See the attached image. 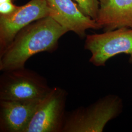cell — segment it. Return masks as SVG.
<instances>
[{
  "instance_id": "obj_1",
  "label": "cell",
  "mask_w": 132,
  "mask_h": 132,
  "mask_svg": "<svg viewBox=\"0 0 132 132\" xmlns=\"http://www.w3.org/2000/svg\"><path fill=\"white\" fill-rule=\"evenodd\" d=\"M68 31L51 16L31 23L16 34L0 54V71L24 68L28 59L35 54L54 52L60 38Z\"/></svg>"
},
{
  "instance_id": "obj_2",
  "label": "cell",
  "mask_w": 132,
  "mask_h": 132,
  "mask_svg": "<svg viewBox=\"0 0 132 132\" xmlns=\"http://www.w3.org/2000/svg\"><path fill=\"white\" fill-rule=\"evenodd\" d=\"M121 102L113 95L100 98L87 107L67 113L62 132H101L121 110Z\"/></svg>"
},
{
  "instance_id": "obj_3",
  "label": "cell",
  "mask_w": 132,
  "mask_h": 132,
  "mask_svg": "<svg viewBox=\"0 0 132 132\" xmlns=\"http://www.w3.org/2000/svg\"><path fill=\"white\" fill-rule=\"evenodd\" d=\"M52 88L44 77L25 67L4 71L0 77V100L41 99Z\"/></svg>"
},
{
  "instance_id": "obj_4",
  "label": "cell",
  "mask_w": 132,
  "mask_h": 132,
  "mask_svg": "<svg viewBox=\"0 0 132 132\" xmlns=\"http://www.w3.org/2000/svg\"><path fill=\"white\" fill-rule=\"evenodd\" d=\"M85 38L84 48L90 52L89 61L94 66H105L110 58L120 54L128 55L129 62L132 64L131 28L89 34Z\"/></svg>"
},
{
  "instance_id": "obj_5",
  "label": "cell",
  "mask_w": 132,
  "mask_h": 132,
  "mask_svg": "<svg viewBox=\"0 0 132 132\" xmlns=\"http://www.w3.org/2000/svg\"><path fill=\"white\" fill-rule=\"evenodd\" d=\"M67 95L61 88H52L39 104L24 132H62Z\"/></svg>"
},
{
  "instance_id": "obj_6",
  "label": "cell",
  "mask_w": 132,
  "mask_h": 132,
  "mask_svg": "<svg viewBox=\"0 0 132 132\" xmlns=\"http://www.w3.org/2000/svg\"><path fill=\"white\" fill-rule=\"evenodd\" d=\"M52 13L46 0H31L19 6L11 14L0 15V54L22 29L33 22L51 16Z\"/></svg>"
},
{
  "instance_id": "obj_7",
  "label": "cell",
  "mask_w": 132,
  "mask_h": 132,
  "mask_svg": "<svg viewBox=\"0 0 132 132\" xmlns=\"http://www.w3.org/2000/svg\"><path fill=\"white\" fill-rule=\"evenodd\" d=\"M46 1L52 10L51 17L69 31L73 32L81 39L86 37L87 30L102 28L95 20L82 12L77 4L72 0Z\"/></svg>"
},
{
  "instance_id": "obj_8",
  "label": "cell",
  "mask_w": 132,
  "mask_h": 132,
  "mask_svg": "<svg viewBox=\"0 0 132 132\" xmlns=\"http://www.w3.org/2000/svg\"><path fill=\"white\" fill-rule=\"evenodd\" d=\"M43 98L0 100V132H24Z\"/></svg>"
},
{
  "instance_id": "obj_9",
  "label": "cell",
  "mask_w": 132,
  "mask_h": 132,
  "mask_svg": "<svg viewBox=\"0 0 132 132\" xmlns=\"http://www.w3.org/2000/svg\"><path fill=\"white\" fill-rule=\"evenodd\" d=\"M96 22L105 31L132 28V0H99Z\"/></svg>"
},
{
  "instance_id": "obj_10",
  "label": "cell",
  "mask_w": 132,
  "mask_h": 132,
  "mask_svg": "<svg viewBox=\"0 0 132 132\" xmlns=\"http://www.w3.org/2000/svg\"><path fill=\"white\" fill-rule=\"evenodd\" d=\"M79 9L85 15L96 21L99 9V0H75Z\"/></svg>"
},
{
  "instance_id": "obj_11",
  "label": "cell",
  "mask_w": 132,
  "mask_h": 132,
  "mask_svg": "<svg viewBox=\"0 0 132 132\" xmlns=\"http://www.w3.org/2000/svg\"><path fill=\"white\" fill-rule=\"evenodd\" d=\"M16 0H0V15L11 14L18 9L19 6L14 4Z\"/></svg>"
}]
</instances>
